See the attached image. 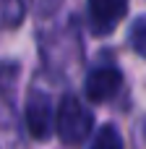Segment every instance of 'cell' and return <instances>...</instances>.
I'll return each instance as SVG.
<instances>
[{
  "instance_id": "cell-6",
  "label": "cell",
  "mask_w": 146,
  "mask_h": 149,
  "mask_svg": "<svg viewBox=\"0 0 146 149\" xmlns=\"http://www.w3.org/2000/svg\"><path fill=\"white\" fill-rule=\"evenodd\" d=\"M26 16L24 0H0V29H16L21 26Z\"/></svg>"
},
{
  "instance_id": "cell-9",
  "label": "cell",
  "mask_w": 146,
  "mask_h": 149,
  "mask_svg": "<svg viewBox=\"0 0 146 149\" xmlns=\"http://www.w3.org/2000/svg\"><path fill=\"white\" fill-rule=\"evenodd\" d=\"M128 39H131V47H133L141 58H146V16H141V18L133 21Z\"/></svg>"
},
{
  "instance_id": "cell-1",
  "label": "cell",
  "mask_w": 146,
  "mask_h": 149,
  "mask_svg": "<svg viewBox=\"0 0 146 149\" xmlns=\"http://www.w3.org/2000/svg\"><path fill=\"white\" fill-rule=\"evenodd\" d=\"M91 126H94L91 110L76 94H65L60 102V110L55 115V131H57L60 141L68 147L84 144V139L91 134Z\"/></svg>"
},
{
  "instance_id": "cell-3",
  "label": "cell",
  "mask_w": 146,
  "mask_h": 149,
  "mask_svg": "<svg viewBox=\"0 0 146 149\" xmlns=\"http://www.w3.org/2000/svg\"><path fill=\"white\" fill-rule=\"evenodd\" d=\"M120 86H123V73L115 65H102L86 76L84 94L89 102H107L120 92Z\"/></svg>"
},
{
  "instance_id": "cell-8",
  "label": "cell",
  "mask_w": 146,
  "mask_h": 149,
  "mask_svg": "<svg viewBox=\"0 0 146 149\" xmlns=\"http://www.w3.org/2000/svg\"><path fill=\"white\" fill-rule=\"evenodd\" d=\"M21 73V65L13 63V60H0V94L8 97L16 86V79Z\"/></svg>"
},
{
  "instance_id": "cell-4",
  "label": "cell",
  "mask_w": 146,
  "mask_h": 149,
  "mask_svg": "<svg viewBox=\"0 0 146 149\" xmlns=\"http://www.w3.org/2000/svg\"><path fill=\"white\" fill-rule=\"evenodd\" d=\"M128 13V0H89V24L94 34H110Z\"/></svg>"
},
{
  "instance_id": "cell-10",
  "label": "cell",
  "mask_w": 146,
  "mask_h": 149,
  "mask_svg": "<svg viewBox=\"0 0 146 149\" xmlns=\"http://www.w3.org/2000/svg\"><path fill=\"white\" fill-rule=\"evenodd\" d=\"M31 3H34V10H37L39 16H50V13L57 10V5H60L63 0H31Z\"/></svg>"
},
{
  "instance_id": "cell-11",
  "label": "cell",
  "mask_w": 146,
  "mask_h": 149,
  "mask_svg": "<svg viewBox=\"0 0 146 149\" xmlns=\"http://www.w3.org/2000/svg\"><path fill=\"white\" fill-rule=\"evenodd\" d=\"M144 141H146V123H144Z\"/></svg>"
},
{
  "instance_id": "cell-2",
  "label": "cell",
  "mask_w": 146,
  "mask_h": 149,
  "mask_svg": "<svg viewBox=\"0 0 146 149\" xmlns=\"http://www.w3.org/2000/svg\"><path fill=\"white\" fill-rule=\"evenodd\" d=\"M26 128L29 134L37 139V141H47L52 136V128H55V115H52V102H50V94L47 92H39V89H31L29 97H26Z\"/></svg>"
},
{
  "instance_id": "cell-7",
  "label": "cell",
  "mask_w": 146,
  "mask_h": 149,
  "mask_svg": "<svg viewBox=\"0 0 146 149\" xmlns=\"http://www.w3.org/2000/svg\"><path fill=\"white\" fill-rule=\"evenodd\" d=\"M89 149H123V136L115 126H104V128H99V134L94 136Z\"/></svg>"
},
{
  "instance_id": "cell-5",
  "label": "cell",
  "mask_w": 146,
  "mask_h": 149,
  "mask_svg": "<svg viewBox=\"0 0 146 149\" xmlns=\"http://www.w3.org/2000/svg\"><path fill=\"white\" fill-rule=\"evenodd\" d=\"M21 141V123L18 115L13 113L8 97L0 94V149H16Z\"/></svg>"
}]
</instances>
